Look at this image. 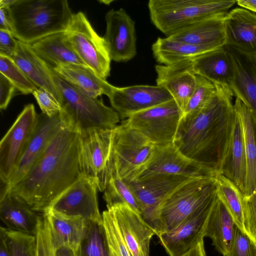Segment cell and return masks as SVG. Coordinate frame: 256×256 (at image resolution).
Here are the masks:
<instances>
[{
	"label": "cell",
	"mask_w": 256,
	"mask_h": 256,
	"mask_svg": "<svg viewBox=\"0 0 256 256\" xmlns=\"http://www.w3.org/2000/svg\"><path fill=\"white\" fill-rule=\"evenodd\" d=\"M104 198L107 208L118 204H126L141 216L138 202L128 184L115 173H112L104 190Z\"/></svg>",
	"instance_id": "36"
},
{
	"label": "cell",
	"mask_w": 256,
	"mask_h": 256,
	"mask_svg": "<svg viewBox=\"0 0 256 256\" xmlns=\"http://www.w3.org/2000/svg\"><path fill=\"white\" fill-rule=\"evenodd\" d=\"M14 86L4 76L0 73V108L6 110L11 99L14 90Z\"/></svg>",
	"instance_id": "46"
},
{
	"label": "cell",
	"mask_w": 256,
	"mask_h": 256,
	"mask_svg": "<svg viewBox=\"0 0 256 256\" xmlns=\"http://www.w3.org/2000/svg\"><path fill=\"white\" fill-rule=\"evenodd\" d=\"M63 126L60 113L52 117L38 114L36 129L9 182L4 184L7 187L15 184L25 175Z\"/></svg>",
	"instance_id": "20"
},
{
	"label": "cell",
	"mask_w": 256,
	"mask_h": 256,
	"mask_svg": "<svg viewBox=\"0 0 256 256\" xmlns=\"http://www.w3.org/2000/svg\"><path fill=\"white\" fill-rule=\"evenodd\" d=\"M254 192H256V188H255V190H254Z\"/></svg>",
	"instance_id": "51"
},
{
	"label": "cell",
	"mask_w": 256,
	"mask_h": 256,
	"mask_svg": "<svg viewBox=\"0 0 256 256\" xmlns=\"http://www.w3.org/2000/svg\"><path fill=\"white\" fill-rule=\"evenodd\" d=\"M224 256H256V244L236 226L230 248Z\"/></svg>",
	"instance_id": "42"
},
{
	"label": "cell",
	"mask_w": 256,
	"mask_h": 256,
	"mask_svg": "<svg viewBox=\"0 0 256 256\" xmlns=\"http://www.w3.org/2000/svg\"><path fill=\"white\" fill-rule=\"evenodd\" d=\"M48 66L59 95L60 114L65 126L80 133L94 129L114 130L118 126L120 118L112 108L88 95Z\"/></svg>",
	"instance_id": "4"
},
{
	"label": "cell",
	"mask_w": 256,
	"mask_h": 256,
	"mask_svg": "<svg viewBox=\"0 0 256 256\" xmlns=\"http://www.w3.org/2000/svg\"><path fill=\"white\" fill-rule=\"evenodd\" d=\"M73 49L96 74L106 80L110 75L111 57L104 37L94 30L82 12L74 14L66 31Z\"/></svg>",
	"instance_id": "8"
},
{
	"label": "cell",
	"mask_w": 256,
	"mask_h": 256,
	"mask_svg": "<svg viewBox=\"0 0 256 256\" xmlns=\"http://www.w3.org/2000/svg\"><path fill=\"white\" fill-rule=\"evenodd\" d=\"M234 68L230 88L234 95L252 112L256 119V63L229 50Z\"/></svg>",
	"instance_id": "29"
},
{
	"label": "cell",
	"mask_w": 256,
	"mask_h": 256,
	"mask_svg": "<svg viewBox=\"0 0 256 256\" xmlns=\"http://www.w3.org/2000/svg\"><path fill=\"white\" fill-rule=\"evenodd\" d=\"M110 256H132L108 209L102 214Z\"/></svg>",
	"instance_id": "39"
},
{
	"label": "cell",
	"mask_w": 256,
	"mask_h": 256,
	"mask_svg": "<svg viewBox=\"0 0 256 256\" xmlns=\"http://www.w3.org/2000/svg\"><path fill=\"white\" fill-rule=\"evenodd\" d=\"M52 69L62 78L94 98L102 94L108 96L114 86L86 66L65 64Z\"/></svg>",
	"instance_id": "32"
},
{
	"label": "cell",
	"mask_w": 256,
	"mask_h": 256,
	"mask_svg": "<svg viewBox=\"0 0 256 256\" xmlns=\"http://www.w3.org/2000/svg\"><path fill=\"white\" fill-rule=\"evenodd\" d=\"M194 178L180 175L156 174L126 182L134 192L141 210V217L160 234L158 212L165 200L178 188Z\"/></svg>",
	"instance_id": "11"
},
{
	"label": "cell",
	"mask_w": 256,
	"mask_h": 256,
	"mask_svg": "<svg viewBox=\"0 0 256 256\" xmlns=\"http://www.w3.org/2000/svg\"><path fill=\"white\" fill-rule=\"evenodd\" d=\"M108 97L112 108L122 119L173 99L166 90L156 85L114 86Z\"/></svg>",
	"instance_id": "15"
},
{
	"label": "cell",
	"mask_w": 256,
	"mask_h": 256,
	"mask_svg": "<svg viewBox=\"0 0 256 256\" xmlns=\"http://www.w3.org/2000/svg\"><path fill=\"white\" fill-rule=\"evenodd\" d=\"M192 61L196 74L214 84L230 87L234 68L230 51L226 46L204 54Z\"/></svg>",
	"instance_id": "27"
},
{
	"label": "cell",
	"mask_w": 256,
	"mask_h": 256,
	"mask_svg": "<svg viewBox=\"0 0 256 256\" xmlns=\"http://www.w3.org/2000/svg\"><path fill=\"white\" fill-rule=\"evenodd\" d=\"M8 10L12 34L28 44L66 32L74 14L66 0H14Z\"/></svg>",
	"instance_id": "3"
},
{
	"label": "cell",
	"mask_w": 256,
	"mask_h": 256,
	"mask_svg": "<svg viewBox=\"0 0 256 256\" xmlns=\"http://www.w3.org/2000/svg\"><path fill=\"white\" fill-rule=\"evenodd\" d=\"M216 196L215 176L194 178L185 182L174 191L158 208L160 234L176 228Z\"/></svg>",
	"instance_id": "6"
},
{
	"label": "cell",
	"mask_w": 256,
	"mask_h": 256,
	"mask_svg": "<svg viewBox=\"0 0 256 256\" xmlns=\"http://www.w3.org/2000/svg\"><path fill=\"white\" fill-rule=\"evenodd\" d=\"M18 40L8 31L0 30V54L12 58L18 48Z\"/></svg>",
	"instance_id": "45"
},
{
	"label": "cell",
	"mask_w": 256,
	"mask_h": 256,
	"mask_svg": "<svg viewBox=\"0 0 256 256\" xmlns=\"http://www.w3.org/2000/svg\"><path fill=\"white\" fill-rule=\"evenodd\" d=\"M226 47L256 63V14L242 8L228 12L224 20Z\"/></svg>",
	"instance_id": "17"
},
{
	"label": "cell",
	"mask_w": 256,
	"mask_h": 256,
	"mask_svg": "<svg viewBox=\"0 0 256 256\" xmlns=\"http://www.w3.org/2000/svg\"><path fill=\"white\" fill-rule=\"evenodd\" d=\"M156 86L166 90L182 114L196 86L197 74L192 60L155 66Z\"/></svg>",
	"instance_id": "19"
},
{
	"label": "cell",
	"mask_w": 256,
	"mask_h": 256,
	"mask_svg": "<svg viewBox=\"0 0 256 256\" xmlns=\"http://www.w3.org/2000/svg\"><path fill=\"white\" fill-rule=\"evenodd\" d=\"M38 114L32 104L26 105L0 142V178L8 184L38 124Z\"/></svg>",
	"instance_id": "12"
},
{
	"label": "cell",
	"mask_w": 256,
	"mask_h": 256,
	"mask_svg": "<svg viewBox=\"0 0 256 256\" xmlns=\"http://www.w3.org/2000/svg\"><path fill=\"white\" fill-rule=\"evenodd\" d=\"M18 44L17 50L11 58L34 84L46 90L60 104L48 66L34 52L30 44L18 40Z\"/></svg>",
	"instance_id": "25"
},
{
	"label": "cell",
	"mask_w": 256,
	"mask_h": 256,
	"mask_svg": "<svg viewBox=\"0 0 256 256\" xmlns=\"http://www.w3.org/2000/svg\"><path fill=\"white\" fill-rule=\"evenodd\" d=\"M244 224L248 235L256 244V192L244 198Z\"/></svg>",
	"instance_id": "43"
},
{
	"label": "cell",
	"mask_w": 256,
	"mask_h": 256,
	"mask_svg": "<svg viewBox=\"0 0 256 256\" xmlns=\"http://www.w3.org/2000/svg\"><path fill=\"white\" fill-rule=\"evenodd\" d=\"M156 174L192 178L212 176L182 154L174 143L162 147L156 146L152 159L138 178Z\"/></svg>",
	"instance_id": "21"
},
{
	"label": "cell",
	"mask_w": 256,
	"mask_h": 256,
	"mask_svg": "<svg viewBox=\"0 0 256 256\" xmlns=\"http://www.w3.org/2000/svg\"><path fill=\"white\" fill-rule=\"evenodd\" d=\"M0 256H10L5 237L0 232Z\"/></svg>",
	"instance_id": "50"
},
{
	"label": "cell",
	"mask_w": 256,
	"mask_h": 256,
	"mask_svg": "<svg viewBox=\"0 0 256 256\" xmlns=\"http://www.w3.org/2000/svg\"><path fill=\"white\" fill-rule=\"evenodd\" d=\"M228 12L200 21L168 38L199 46H226L224 20Z\"/></svg>",
	"instance_id": "26"
},
{
	"label": "cell",
	"mask_w": 256,
	"mask_h": 256,
	"mask_svg": "<svg viewBox=\"0 0 256 256\" xmlns=\"http://www.w3.org/2000/svg\"><path fill=\"white\" fill-rule=\"evenodd\" d=\"M74 256H110L102 222L88 221L87 229Z\"/></svg>",
	"instance_id": "35"
},
{
	"label": "cell",
	"mask_w": 256,
	"mask_h": 256,
	"mask_svg": "<svg viewBox=\"0 0 256 256\" xmlns=\"http://www.w3.org/2000/svg\"><path fill=\"white\" fill-rule=\"evenodd\" d=\"M241 121L247 162V175L244 198L254 192L256 187V119L250 110L239 98L234 104Z\"/></svg>",
	"instance_id": "30"
},
{
	"label": "cell",
	"mask_w": 256,
	"mask_h": 256,
	"mask_svg": "<svg viewBox=\"0 0 256 256\" xmlns=\"http://www.w3.org/2000/svg\"><path fill=\"white\" fill-rule=\"evenodd\" d=\"M236 114L230 139L220 174L234 182L244 194L247 175V162L242 124L236 112Z\"/></svg>",
	"instance_id": "24"
},
{
	"label": "cell",
	"mask_w": 256,
	"mask_h": 256,
	"mask_svg": "<svg viewBox=\"0 0 256 256\" xmlns=\"http://www.w3.org/2000/svg\"><path fill=\"white\" fill-rule=\"evenodd\" d=\"M156 146L123 122L113 130L111 173L126 182L136 179L152 159Z\"/></svg>",
	"instance_id": "7"
},
{
	"label": "cell",
	"mask_w": 256,
	"mask_h": 256,
	"mask_svg": "<svg viewBox=\"0 0 256 256\" xmlns=\"http://www.w3.org/2000/svg\"><path fill=\"white\" fill-rule=\"evenodd\" d=\"M114 130L94 129L78 133L82 174L94 179L104 191L110 174Z\"/></svg>",
	"instance_id": "9"
},
{
	"label": "cell",
	"mask_w": 256,
	"mask_h": 256,
	"mask_svg": "<svg viewBox=\"0 0 256 256\" xmlns=\"http://www.w3.org/2000/svg\"><path fill=\"white\" fill-rule=\"evenodd\" d=\"M216 198L217 196L173 230L158 236L169 256H182L204 240L208 220Z\"/></svg>",
	"instance_id": "14"
},
{
	"label": "cell",
	"mask_w": 256,
	"mask_h": 256,
	"mask_svg": "<svg viewBox=\"0 0 256 256\" xmlns=\"http://www.w3.org/2000/svg\"><path fill=\"white\" fill-rule=\"evenodd\" d=\"M215 178L218 198L232 215L236 226L248 235L244 224L243 194L234 182L222 174L216 175Z\"/></svg>",
	"instance_id": "34"
},
{
	"label": "cell",
	"mask_w": 256,
	"mask_h": 256,
	"mask_svg": "<svg viewBox=\"0 0 256 256\" xmlns=\"http://www.w3.org/2000/svg\"><path fill=\"white\" fill-rule=\"evenodd\" d=\"M107 209L110 210L132 256H150V242L156 232L126 204H118Z\"/></svg>",
	"instance_id": "18"
},
{
	"label": "cell",
	"mask_w": 256,
	"mask_h": 256,
	"mask_svg": "<svg viewBox=\"0 0 256 256\" xmlns=\"http://www.w3.org/2000/svg\"><path fill=\"white\" fill-rule=\"evenodd\" d=\"M236 3L241 8L256 13V0H239Z\"/></svg>",
	"instance_id": "49"
},
{
	"label": "cell",
	"mask_w": 256,
	"mask_h": 256,
	"mask_svg": "<svg viewBox=\"0 0 256 256\" xmlns=\"http://www.w3.org/2000/svg\"><path fill=\"white\" fill-rule=\"evenodd\" d=\"M35 236L36 256H56V250L52 244L48 222L44 214L41 216Z\"/></svg>",
	"instance_id": "41"
},
{
	"label": "cell",
	"mask_w": 256,
	"mask_h": 256,
	"mask_svg": "<svg viewBox=\"0 0 256 256\" xmlns=\"http://www.w3.org/2000/svg\"><path fill=\"white\" fill-rule=\"evenodd\" d=\"M0 30L12 32L11 22L6 8H0Z\"/></svg>",
	"instance_id": "47"
},
{
	"label": "cell",
	"mask_w": 256,
	"mask_h": 256,
	"mask_svg": "<svg viewBox=\"0 0 256 256\" xmlns=\"http://www.w3.org/2000/svg\"><path fill=\"white\" fill-rule=\"evenodd\" d=\"M222 47L218 46H199L158 38L152 46L154 58L160 64L168 65L192 59L206 52Z\"/></svg>",
	"instance_id": "33"
},
{
	"label": "cell",
	"mask_w": 256,
	"mask_h": 256,
	"mask_svg": "<svg viewBox=\"0 0 256 256\" xmlns=\"http://www.w3.org/2000/svg\"><path fill=\"white\" fill-rule=\"evenodd\" d=\"M235 228L232 215L217 195L208 220L205 237L212 240V244L223 256L230 248Z\"/></svg>",
	"instance_id": "31"
},
{
	"label": "cell",
	"mask_w": 256,
	"mask_h": 256,
	"mask_svg": "<svg viewBox=\"0 0 256 256\" xmlns=\"http://www.w3.org/2000/svg\"><path fill=\"white\" fill-rule=\"evenodd\" d=\"M214 95L201 110L182 115L174 144L212 176L220 174L236 116L230 87L215 84Z\"/></svg>",
	"instance_id": "1"
},
{
	"label": "cell",
	"mask_w": 256,
	"mask_h": 256,
	"mask_svg": "<svg viewBox=\"0 0 256 256\" xmlns=\"http://www.w3.org/2000/svg\"><path fill=\"white\" fill-rule=\"evenodd\" d=\"M216 91L214 84L197 74L196 86L192 94L182 115L198 112L210 102Z\"/></svg>",
	"instance_id": "40"
},
{
	"label": "cell",
	"mask_w": 256,
	"mask_h": 256,
	"mask_svg": "<svg viewBox=\"0 0 256 256\" xmlns=\"http://www.w3.org/2000/svg\"><path fill=\"white\" fill-rule=\"evenodd\" d=\"M0 73L22 94H32L38 88L10 57L0 54Z\"/></svg>",
	"instance_id": "38"
},
{
	"label": "cell",
	"mask_w": 256,
	"mask_h": 256,
	"mask_svg": "<svg viewBox=\"0 0 256 256\" xmlns=\"http://www.w3.org/2000/svg\"><path fill=\"white\" fill-rule=\"evenodd\" d=\"M106 30L104 36L112 60L126 62L136 54L134 21L122 8L111 9L105 16Z\"/></svg>",
	"instance_id": "16"
},
{
	"label": "cell",
	"mask_w": 256,
	"mask_h": 256,
	"mask_svg": "<svg viewBox=\"0 0 256 256\" xmlns=\"http://www.w3.org/2000/svg\"><path fill=\"white\" fill-rule=\"evenodd\" d=\"M42 214L46 218L55 250L66 248L76 252L85 236L88 221L81 217L68 216L48 210Z\"/></svg>",
	"instance_id": "23"
},
{
	"label": "cell",
	"mask_w": 256,
	"mask_h": 256,
	"mask_svg": "<svg viewBox=\"0 0 256 256\" xmlns=\"http://www.w3.org/2000/svg\"><path fill=\"white\" fill-rule=\"evenodd\" d=\"M236 2L150 0L148 6L152 22L168 37L203 20L228 12Z\"/></svg>",
	"instance_id": "5"
},
{
	"label": "cell",
	"mask_w": 256,
	"mask_h": 256,
	"mask_svg": "<svg viewBox=\"0 0 256 256\" xmlns=\"http://www.w3.org/2000/svg\"><path fill=\"white\" fill-rule=\"evenodd\" d=\"M182 112L172 99L134 114L124 122L156 147L174 142Z\"/></svg>",
	"instance_id": "10"
},
{
	"label": "cell",
	"mask_w": 256,
	"mask_h": 256,
	"mask_svg": "<svg viewBox=\"0 0 256 256\" xmlns=\"http://www.w3.org/2000/svg\"><path fill=\"white\" fill-rule=\"evenodd\" d=\"M40 217L21 197L2 186L0 218L6 228L35 236Z\"/></svg>",
	"instance_id": "22"
},
{
	"label": "cell",
	"mask_w": 256,
	"mask_h": 256,
	"mask_svg": "<svg viewBox=\"0 0 256 256\" xmlns=\"http://www.w3.org/2000/svg\"><path fill=\"white\" fill-rule=\"evenodd\" d=\"M42 113L52 117L60 112V104L46 90L36 88L32 92Z\"/></svg>",
	"instance_id": "44"
},
{
	"label": "cell",
	"mask_w": 256,
	"mask_h": 256,
	"mask_svg": "<svg viewBox=\"0 0 256 256\" xmlns=\"http://www.w3.org/2000/svg\"><path fill=\"white\" fill-rule=\"evenodd\" d=\"M81 174L78 133L64 125L25 175L10 187L5 186L33 210L44 213Z\"/></svg>",
	"instance_id": "2"
},
{
	"label": "cell",
	"mask_w": 256,
	"mask_h": 256,
	"mask_svg": "<svg viewBox=\"0 0 256 256\" xmlns=\"http://www.w3.org/2000/svg\"><path fill=\"white\" fill-rule=\"evenodd\" d=\"M182 256H206L204 240Z\"/></svg>",
	"instance_id": "48"
},
{
	"label": "cell",
	"mask_w": 256,
	"mask_h": 256,
	"mask_svg": "<svg viewBox=\"0 0 256 256\" xmlns=\"http://www.w3.org/2000/svg\"><path fill=\"white\" fill-rule=\"evenodd\" d=\"M0 232L5 237L10 256H36L35 236L2 226Z\"/></svg>",
	"instance_id": "37"
},
{
	"label": "cell",
	"mask_w": 256,
	"mask_h": 256,
	"mask_svg": "<svg viewBox=\"0 0 256 256\" xmlns=\"http://www.w3.org/2000/svg\"><path fill=\"white\" fill-rule=\"evenodd\" d=\"M98 190L97 184L94 179L81 174L55 199L48 210L68 216L81 217L88 221L102 222Z\"/></svg>",
	"instance_id": "13"
},
{
	"label": "cell",
	"mask_w": 256,
	"mask_h": 256,
	"mask_svg": "<svg viewBox=\"0 0 256 256\" xmlns=\"http://www.w3.org/2000/svg\"><path fill=\"white\" fill-rule=\"evenodd\" d=\"M30 44L34 52L52 68L70 64L86 66L73 49L66 32L50 34Z\"/></svg>",
	"instance_id": "28"
}]
</instances>
